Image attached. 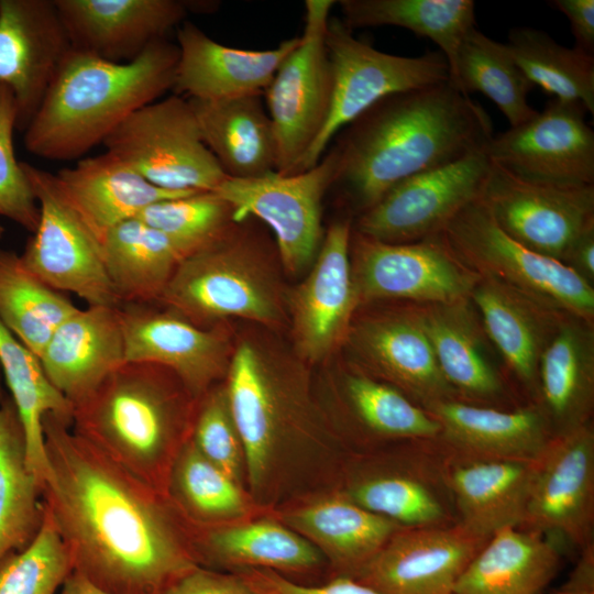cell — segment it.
I'll use <instances>...</instances> for the list:
<instances>
[{"label": "cell", "mask_w": 594, "mask_h": 594, "mask_svg": "<svg viewBox=\"0 0 594 594\" xmlns=\"http://www.w3.org/2000/svg\"><path fill=\"white\" fill-rule=\"evenodd\" d=\"M470 300L508 369L537 388L541 355L568 316L507 285L480 277Z\"/></svg>", "instance_id": "cell-27"}, {"label": "cell", "mask_w": 594, "mask_h": 594, "mask_svg": "<svg viewBox=\"0 0 594 594\" xmlns=\"http://www.w3.org/2000/svg\"><path fill=\"white\" fill-rule=\"evenodd\" d=\"M3 234H4V228H3V226H2L1 222H0V240H1V238L3 237Z\"/></svg>", "instance_id": "cell-56"}, {"label": "cell", "mask_w": 594, "mask_h": 594, "mask_svg": "<svg viewBox=\"0 0 594 594\" xmlns=\"http://www.w3.org/2000/svg\"><path fill=\"white\" fill-rule=\"evenodd\" d=\"M424 409L439 422V438L468 459L537 462L553 438L539 407L506 411L457 398Z\"/></svg>", "instance_id": "cell-26"}, {"label": "cell", "mask_w": 594, "mask_h": 594, "mask_svg": "<svg viewBox=\"0 0 594 594\" xmlns=\"http://www.w3.org/2000/svg\"><path fill=\"white\" fill-rule=\"evenodd\" d=\"M410 307L458 396L493 400L503 395V381L485 348L484 329L470 298Z\"/></svg>", "instance_id": "cell-31"}, {"label": "cell", "mask_w": 594, "mask_h": 594, "mask_svg": "<svg viewBox=\"0 0 594 594\" xmlns=\"http://www.w3.org/2000/svg\"><path fill=\"white\" fill-rule=\"evenodd\" d=\"M0 366L20 417L31 471L45 485L50 466L43 419L53 414L73 420V405L47 378L40 359L0 320Z\"/></svg>", "instance_id": "cell-39"}, {"label": "cell", "mask_w": 594, "mask_h": 594, "mask_svg": "<svg viewBox=\"0 0 594 594\" xmlns=\"http://www.w3.org/2000/svg\"><path fill=\"white\" fill-rule=\"evenodd\" d=\"M594 430L591 422L553 437L537 461L524 525L557 534L583 551L592 546Z\"/></svg>", "instance_id": "cell-20"}, {"label": "cell", "mask_w": 594, "mask_h": 594, "mask_svg": "<svg viewBox=\"0 0 594 594\" xmlns=\"http://www.w3.org/2000/svg\"><path fill=\"white\" fill-rule=\"evenodd\" d=\"M102 144L162 189L215 191L227 177L201 138L188 99L175 94L131 113Z\"/></svg>", "instance_id": "cell-8"}, {"label": "cell", "mask_w": 594, "mask_h": 594, "mask_svg": "<svg viewBox=\"0 0 594 594\" xmlns=\"http://www.w3.org/2000/svg\"><path fill=\"white\" fill-rule=\"evenodd\" d=\"M295 358L251 339L242 340L231 356L226 392L252 490L262 484L293 417V387L299 374Z\"/></svg>", "instance_id": "cell-14"}, {"label": "cell", "mask_w": 594, "mask_h": 594, "mask_svg": "<svg viewBox=\"0 0 594 594\" xmlns=\"http://www.w3.org/2000/svg\"><path fill=\"white\" fill-rule=\"evenodd\" d=\"M70 47L129 63L166 38L197 4L182 0H54Z\"/></svg>", "instance_id": "cell-23"}, {"label": "cell", "mask_w": 594, "mask_h": 594, "mask_svg": "<svg viewBox=\"0 0 594 594\" xmlns=\"http://www.w3.org/2000/svg\"><path fill=\"white\" fill-rule=\"evenodd\" d=\"M553 594H594L593 547L583 551V557L568 583Z\"/></svg>", "instance_id": "cell-53"}, {"label": "cell", "mask_w": 594, "mask_h": 594, "mask_svg": "<svg viewBox=\"0 0 594 594\" xmlns=\"http://www.w3.org/2000/svg\"><path fill=\"white\" fill-rule=\"evenodd\" d=\"M37 201L38 224L22 261L57 292H68L87 306L118 307L99 240L63 191L55 174L21 162Z\"/></svg>", "instance_id": "cell-11"}, {"label": "cell", "mask_w": 594, "mask_h": 594, "mask_svg": "<svg viewBox=\"0 0 594 594\" xmlns=\"http://www.w3.org/2000/svg\"><path fill=\"white\" fill-rule=\"evenodd\" d=\"M125 362H142L173 372L194 398L227 374L233 350L219 324L201 328L183 316L152 305L118 306Z\"/></svg>", "instance_id": "cell-18"}, {"label": "cell", "mask_w": 594, "mask_h": 594, "mask_svg": "<svg viewBox=\"0 0 594 594\" xmlns=\"http://www.w3.org/2000/svg\"><path fill=\"white\" fill-rule=\"evenodd\" d=\"M2 400H3V396L1 394V388H0V405H1Z\"/></svg>", "instance_id": "cell-57"}, {"label": "cell", "mask_w": 594, "mask_h": 594, "mask_svg": "<svg viewBox=\"0 0 594 594\" xmlns=\"http://www.w3.org/2000/svg\"><path fill=\"white\" fill-rule=\"evenodd\" d=\"M70 43L54 0H0V85L16 107L24 132Z\"/></svg>", "instance_id": "cell-22"}, {"label": "cell", "mask_w": 594, "mask_h": 594, "mask_svg": "<svg viewBox=\"0 0 594 594\" xmlns=\"http://www.w3.org/2000/svg\"><path fill=\"white\" fill-rule=\"evenodd\" d=\"M72 571L68 550L45 512L35 539L0 562V594H57Z\"/></svg>", "instance_id": "cell-46"}, {"label": "cell", "mask_w": 594, "mask_h": 594, "mask_svg": "<svg viewBox=\"0 0 594 594\" xmlns=\"http://www.w3.org/2000/svg\"><path fill=\"white\" fill-rule=\"evenodd\" d=\"M352 501L399 526L447 525L446 510L435 493L421 481L405 475H385L360 483Z\"/></svg>", "instance_id": "cell-47"}, {"label": "cell", "mask_w": 594, "mask_h": 594, "mask_svg": "<svg viewBox=\"0 0 594 594\" xmlns=\"http://www.w3.org/2000/svg\"><path fill=\"white\" fill-rule=\"evenodd\" d=\"M486 146L395 185L356 217L353 230L387 243L417 242L438 234L481 196L491 168Z\"/></svg>", "instance_id": "cell-15"}, {"label": "cell", "mask_w": 594, "mask_h": 594, "mask_svg": "<svg viewBox=\"0 0 594 594\" xmlns=\"http://www.w3.org/2000/svg\"><path fill=\"white\" fill-rule=\"evenodd\" d=\"M38 359L52 385L74 407L125 362L118 307L78 308L54 331Z\"/></svg>", "instance_id": "cell-25"}, {"label": "cell", "mask_w": 594, "mask_h": 594, "mask_svg": "<svg viewBox=\"0 0 594 594\" xmlns=\"http://www.w3.org/2000/svg\"><path fill=\"white\" fill-rule=\"evenodd\" d=\"M201 561L231 570L266 569L286 576L307 573L322 564V554L305 537L279 524L260 520L212 528L193 540Z\"/></svg>", "instance_id": "cell-35"}, {"label": "cell", "mask_w": 594, "mask_h": 594, "mask_svg": "<svg viewBox=\"0 0 594 594\" xmlns=\"http://www.w3.org/2000/svg\"><path fill=\"white\" fill-rule=\"evenodd\" d=\"M539 407L552 437L590 422L594 404L593 323L565 316L538 369Z\"/></svg>", "instance_id": "cell-29"}, {"label": "cell", "mask_w": 594, "mask_h": 594, "mask_svg": "<svg viewBox=\"0 0 594 594\" xmlns=\"http://www.w3.org/2000/svg\"><path fill=\"white\" fill-rule=\"evenodd\" d=\"M350 260L358 306L382 300L453 302L470 298L480 278L436 235L387 243L352 230Z\"/></svg>", "instance_id": "cell-12"}, {"label": "cell", "mask_w": 594, "mask_h": 594, "mask_svg": "<svg viewBox=\"0 0 594 594\" xmlns=\"http://www.w3.org/2000/svg\"><path fill=\"white\" fill-rule=\"evenodd\" d=\"M481 198L510 238L564 264L575 244L594 232V185L534 183L491 162Z\"/></svg>", "instance_id": "cell-13"}, {"label": "cell", "mask_w": 594, "mask_h": 594, "mask_svg": "<svg viewBox=\"0 0 594 594\" xmlns=\"http://www.w3.org/2000/svg\"><path fill=\"white\" fill-rule=\"evenodd\" d=\"M16 107L9 87L0 85V216L34 233L40 218L36 198L15 157Z\"/></svg>", "instance_id": "cell-48"}, {"label": "cell", "mask_w": 594, "mask_h": 594, "mask_svg": "<svg viewBox=\"0 0 594 594\" xmlns=\"http://www.w3.org/2000/svg\"><path fill=\"white\" fill-rule=\"evenodd\" d=\"M326 45L332 75L330 110L297 173L314 167L336 135L383 98L450 78L440 51L417 57L385 53L355 37L338 16L331 15L328 21Z\"/></svg>", "instance_id": "cell-7"}, {"label": "cell", "mask_w": 594, "mask_h": 594, "mask_svg": "<svg viewBox=\"0 0 594 594\" xmlns=\"http://www.w3.org/2000/svg\"><path fill=\"white\" fill-rule=\"evenodd\" d=\"M191 254L222 234L234 221L231 206L216 191H196L162 200L138 217Z\"/></svg>", "instance_id": "cell-45"}, {"label": "cell", "mask_w": 594, "mask_h": 594, "mask_svg": "<svg viewBox=\"0 0 594 594\" xmlns=\"http://www.w3.org/2000/svg\"><path fill=\"white\" fill-rule=\"evenodd\" d=\"M45 512L73 570L112 594H164L198 562L166 494L142 482L48 414Z\"/></svg>", "instance_id": "cell-1"}, {"label": "cell", "mask_w": 594, "mask_h": 594, "mask_svg": "<svg viewBox=\"0 0 594 594\" xmlns=\"http://www.w3.org/2000/svg\"><path fill=\"white\" fill-rule=\"evenodd\" d=\"M190 439L198 451L234 481L243 449L231 416L226 386L208 391L197 409Z\"/></svg>", "instance_id": "cell-49"}, {"label": "cell", "mask_w": 594, "mask_h": 594, "mask_svg": "<svg viewBox=\"0 0 594 594\" xmlns=\"http://www.w3.org/2000/svg\"><path fill=\"white\" fill-rule=\"evenodd\" d=\"M344 388L355 415L373 432L420 440L440 437L439 422L396 387L356 371L345 375Z\"/></svg>", "instance_id": "cell-44"}, {"label": "cell", "mask_w": 594, "mask_h": 594, "mask_svg": "<svg viewBox=\"0 0 594 594\" xmlns=\"http://www.w3.org/2000/svg\"><path fill=\"white\" fill-rule=\"evenodd\" d=\"M178 62L172 91L187 99L221 100L263 95L299 36L271 50L223 45L190 21L176 29Z\"/></svg>", "instance_id": "cell-24"}, {"label": "cell", "mask_w": 594, "mask_h": 594, "mask_svg": "<svg viewBox=\"0 0 594 594\" xmlns=\"http://www.w3.org/2000/svg\"><path fill=\"white\" fill-rule=\"evenodd\" d=\"M436 237L480 277L507 285L553 309L590 323L594 288L570 266L538 254L504 232L481 196Z\"/></svg>", "instance_id": "cell-6"}, {"label": "cell", "mask_w": 594, "mask_h": 594, "mask_svg": "<svg viewBox=\"0 0 594 594\" xmlns=\"http://www.w3.org/2000/svg\"><path fill=\"white\" fill-rule=\"evenodd\" d=\"M338 156L329 146L311 168L239 179L226 177L215 190L233 210V221L254 218L274 233L279 260L292 274L316 258L324 231L323 199L333 183Z\"/></svg>", "instance_id": "cell-10"}, {"label": "cell", "mask_w": 594, "mask_h": 594, "mask_svg": "<svg viewBox=\"0 0 594 594\" xmlns=\"http://www.w3.org/2000/svg\"><path fill=\"white\" fill-rule=\"evenodd\" d=\"M55 176L100 243L112 228L136 218L152 204L196 193L156 187L108 151L62 168Z\"/></svg>", "instance_id": "cell-28"}, {"label": "cell", "mask_w": 594, "mask_h": 594, "mask_svg": "<svg viewBox=\"0 0 594 594\" xmlns=\"http://www.w3.org/2000/svg\"><path fill=\"white\" fill-rule=\"evenodd\" d=\"M351 217L329 224L307 277L285 297L296 356L319 362L344 342L356 310L352 282Z\"/></svg>", "instance_id": "cell-17"}, {"label": "cell", "mask_w": 594, "mask_h": 594, "mask_svg": "<svg viewBox=\"0 0 594 594\" xmlns=\"http://www.w3.org/2000/svg\"><path fill=\"white\" fill-rule=\"evenodd\" d=\"M177 62L178 47L167 38L129 63L70 47L23 132L25 148L46 160L82 156L131 113L172 90Z\"/></svg>", "instance_id": "cell-3"}, {"label": "cell", "mask_w": 594, "mask_h": 594, "mask_svg": "<svg viewBox=\"0 0 594 594\" xmlns=\"http://www.w3.org/2000/svg\"><path fill=\"white\" fill-rule=\"evenodd\" d=\"M548 3L568 18L575 46L594 55V1L552 0Z\"/></svg>", "instance_id": "cell-52"}, {"label": "cell", "mask_w": 594, "mask_h": 594, "mask_svg": "<svg viewBox=\"0 0 594 594\" xmlns=\"http://www.w3.org/2000/svg\"><path fill=\"white\" fill-rule=\"evenodd\" d=\"M101 248L119 306L158 304L176 267L188 256L176 241L138 218L112 228Z\"/></svg>", "instance_id": "cell-34"}, {"label": "cell", "mask_w": 594, "mask_h": 594, "mask_svg": "<svg viewBox=\"0 0 594 594\" xmlns=\"http://www.w3.org/2000/svg\"><path fill=\"white\" fill-rule=\"evenodd\" d=\"M512 57L534 86L554 98L576 101L594 114V55L557 43L547 32L513 28L505 43Z\"/></svg>", "instance_id": "cell-42"}, {"label": "cell", "mask_w": 594, "mask_h": 594, "mask_svg": "<svg viewBox=\"0 0 594 594\" xmlns=\"http://www.w3.org/2000/svg\"><path fill=\"white\" fill-rule=\"evenodd\" d=\"M167 491L178 508L195 521H219L245 510L234 480L206 459L190 438L173 463Z\"/></svg>", "instance_id": "cell-43"}, {"label": "cell", "mask_w": 594, "mask_h": 594, "mask_svg": "<svg viewBox=\"0 0 594 594\" xmlns=\"http://www.w3.org/2000/svg\"><path fill=\"white\" fill-rule=\"evenodd\" d=\"M13 251L0 249V320L37 358L58 326L77 311Z\"/></svg>", "instance_id": "cell-40"}, {"label": "cell", "mask_w": 594, "mask_h": 594, "mask_svg": "<svg viewBox=\"0 0 594 594\" xmlns=\"http://www.w3.org/2000/svg\"><path fill=\"white\" fill-rule=\"evenodd\" d=\"M188 101L205 144L228 177L249 179L276 172L275 133L263 95Z\"/></svg>", "instance_id": "cell-30"}, {"label": "cell", "mask_w": 594, "mask_h": 594, "mask_svg": "<svg viewBox=\"0 0 594 594\" xmlns=\"http://www.w3.org/2000/svg\"><path fill=\"white\" fill-rule=\"evenodd\" d=\"M164 594H257L240 575L201 565L178 580Z\"/></svg>", "instance_id": "cell-51"}, {"label": "cell", "mask_w": 594, "mask_h": 594, "mask_svg": "<svg viewBox=\"0 0 594 594\" xmlns=\"http://www.w3.org/2000/svg\"><path fill=\"white\" fill-rule=\"evenodd\" d=\"M337 1L306 0L297 45L282 62L263 98L276 140V173H297L328 119L332 75L326 31Z\"/></svg>", "instance_id": "cell-9"}, {"label": "cell", "mask_w": 594, "mask_h": 594, "mask_svg": "<svg viewBox=\"0 0 594 594\" xmlns=\"http://www.w3.org/2000/svg\"><path fill=\"white\" fill-rule=\"evenodd\" d=\"M537 462L466 459L448 474L461 521L473 535L524 525Z\"/></svg>", "instance_id": "cell-32"}, {"label": "cell", "mask_w": 594, "mask_h": 594, "mask_svg": "<svg viewBox=\"0 0 594 594\" xmlns=\"http://www.w3.org/2000/svg\"><path fill=\"white\" fill-rule=\"evenodd\" d=\"M44 484L26 460L24 430L10 397L0 405V562L29 546L44 518Z\"/></svg>", "instance_id": "cell-37"}, {"label": "cell", "mask_w": 594, "mask_h": 594, "mask_svg": "<svg viewBox=\"0 0 594 594\" xmlns=\"http://www.w3.org/2000/svg\"><path fill=\"white\" fill-rule=\"evenodd\" d=\"M450 78L464 94L481 92L490 98L510 127L527 122L538 112L528 102L535 86L518 67L506 44L476 28L462 42Z\"/></svg>", "instance_id": "cell-41"}, {"label": "cell", "mask_w": 594, "mask_h": 594, "mask_svg": "<svg viewBox=\"0 0 594 594\" xmlns=\"http://www.w3.org/2000/svg\"><path fill=\"white\" fill-rule=\"evenodd\" d=\"M158 304L201 328L229 318L276 326L285 314L265 241L245 220L186 256Z\"/></svg>", "instance_id": "cell-5"}, {"label": "cell", "mask_w": 594, "mask_h": 594, "mask_svg": "<svg viewBox=\"0 0 594 594\" xmlns=\"http://www.w3.org/2000/svg\"><path fill=\"white\" fill-rule=\"evenodd\" d=\"M344 343L359 371L396 387L422 408L458 398L411 307L352 320Z\"/></svg>", "instance_id": "cell-19"}, {"label": "cell", "mask_w": 594, "mask_h": 594, "mask_svg": "<svg viewBox=\"0 0 594 594\" xmlns=\"http://www.w3.org/2000/svg\"><path fill=\"white\" fill-rule=\"evenodd\" d=\"M576 101L551 99L527 122L494 134L492 163L522 179L557 186L594 185V131Z\"/></svg>", "instance_id": "cell-16"}, {"label": "cell", "mask_w": 594, "mask_h": 594, "mask_svg": "<svg viewBox=\"0 0 594 594\" xmlns=\"http://www.w3.org/2000/svg\"><path fill=\"white\" fill-rule=\"evenodd\" d=\"M57 594H112L73 570L65 579Z\"/></svg>", "instance_id": "cell-55"}, {"label": "cell", "mask_w": 594, "mask_h": 594, "mask_svg": "<svg viewBox=\"0 0 594 594\" xmlns=\"http://www.w3.org/2000/svg\"><path fill=\"white\" fill-rule=\"evenodd\" d=\"M565 264L592 285L594 280V232L586 234L575 244Z\"/></svg>", "instance_id": "cell-54"}, {"label": "cell", "mask_w": 594, "mask_h": 594, "mask_svg": "<svg viewBox=\"0 0 594 594\" xmlns=\"http://www.w3.org/2000/svg\"><path fill=\"white\" fill-rule=\"evenodd\" d=\"M486 540L460 524L399 528L352 578L380 594H453Z\"/></svg>", "instance_id": "cell-21"}, {"label": "cell", "mask_w": 594, "mask_h": 594, "mask_svg": "<svg viewBox=\"0 0 594 594\" xmlns=\"http://www.w3.org/2000/svg\"><path fill=\"white\" fill-rule=\"evenodd\" d=\"M493 123L452 80L383 98L330 144L338 166L330 187L356 217L400 182L487 145Z\"/></svg>", "instance_id": "cell-2"}, {"label": "cell", "mask_w": 594, "mask_h": 594, "mask_svg": "<svg viewBox=\"0 0 594 594\" xmlns=\"http://www.w3.org/2000/svg\"><path fill=\"white\" fill-rule=\"evenodd\" d=\"M257 594H380L360 581L338 575L322 585L308 586L266 569H244L237 571Z\"/></svg>", "instance_id": "cell-50"}, {"label": "cell", "mask_w": 594, "mask_h": 594, "mask_svg": "<svg viewBox=\"0 0 594 594\" xmlns=\"http://www.w3.org/2000/svg\"><path fill=\"white\" fill-rule=\"evenodd\" d=\"M341 21L350 29L398 26L435 42L450 74L465 36L475 28L472 0H341Z\"/></svg>", "instance_id": "cell-38"}, {"label": "cell", "mask_w": 594, "mask_h": 594, "mask_svg": "<svg viewBox=\"0 0 594 594\" xmlns=\"http://www.w3.org/2000/svg\"><path fill=\"white\" fill-rule=\"evenodd\" d=\"M560 552L543 534L518 527L492 535L459 576L453 594H541Z\"/></svg>", "instance_id": "cell-33"}, {"label": "cell", "mask_w": 594, "mask_h": 594, "mask_svg": "<svg viewBox=\"0 0 594 594\" xmlns=\"http://www.w3.org/2000/svg\"><path fill=\"white\" fill-rule=\"evenodd\" d=\"M194 399L169 370L124 362L73 407L72 429L166 494L173 463L189 440L185 435Z\"/></svg>", "instance_id": "cell-4"}, {"label": "cell", "mask_w": 594, "mask_h": 594, "mask_svg": "<svg viewBox=\"0 0 594 594\" xmlns=\"http://www.w3.org/2000/svg\"><path fill=\"white\" fill-rule=\"evenodd\" d=\"M290 524L352 578L400 528L352 499L329 498L295 512Z\"/></svg>", "instance_id": "cell-36"}]
</instances>
